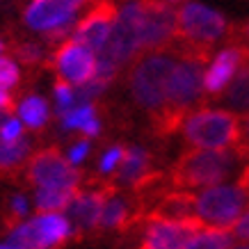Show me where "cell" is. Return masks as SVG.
Masks as SVG:
<instances>
[{
  "label": "cell",
  "mask_w": 249,
  "mask_h": 249,
  "mask_svg": "<svg viewBox=\"0 0 249 249\" xmlns=\"http://www.w3.org/2000/svg\"><path fill=\"white\" fill-rule=\"evenodd\" d=\"M176 57L178 60L174 64L165 87V110L156 114L158 128L162 133H172L178 128L204 94V73L208 55L183 53Z\"/></svg>",
  "instance_id": "6da1fadb"
},
{
  "label": "cell",
  "mask_w": 249,
  "mask_h": 249,
  "mask_svg": "<svg viewBox=\"0 0 249 249\" xmlns=\"http://www.w3.org/2000/svg\"><path fill=\"white\" fill-rule=\"evenodd\" d=\"M229 35L227 16L201 2H185L176 16V39L172 51L176 55L199 53L208 55V48Z\"/></svg>",
  "instance_id": "7a4b0ae2"
},
{
  "label": "cell",
  "mask_w": 249,
  "mask_h": 249,
  "mask_svg": "<svg viewBox=\"0 0 249 249\" xmlns=\"http://www.w3.org/2000/svg\"><path fill=\"white\" fill-rule=\"evenodd\" d=\"M238 149L231 151H199L192 149L183 156L172 172V185L176 190H206L222 185L238 162Z\"/></svg>",
  "instance_id": "3957f363"
},
{
  "label": "cell",
  "mask_w": 249,
  "mask_h": 249,
  "mask_svg": "<svg viewBox=\"0 0 249 249\" xmlns=\"http://www.w3.org/2000/svg\"><path fill=\"white\" fill-rule=\"evenodd\" d=\"M181 128L185 140L199 151H231L238 146L240 119L227 110L201 107L183 119Z\"/></svg>",
  "instance_id": "277c9868"
},
{
  "label": "cell",
  "mask_w": 249,
  "mask_h": 249,
  "mask_svg": "<svg viewBox=\"0 0 249 249\" xmlns=\"http://www.w3.org/2000/svg\"><path fill=\"white\" fill-rule=\"evenodd\" d=\"M121 9L133 21L140 53L165 51L176 39L178 7H174L172 2H126Z\"/></svg>",
  "instance_id": "5b68a950"
},
{
  "label": "cell",
  "mask_w": 249,
  "mask_h": 249,
  "mask_svg": "<svg viewBox=\"0 0 249 249\" xmlns=\"http://www.w3.org/2000/svg\"><path fill=\"white\" fill-rule=\"evenodd\" d=\"M176 60L174 51H158L144 55L135 64L130 73V91L144 110H151L153 114L165 110V87Z\"/></svg>",
  "instance_id": "8992f818"
},
{
  "label": "cell",
  "mask_w": 249,
  "mask_h": 249,
  "mask_svg": "<svg viewBox=\"0 0 249 249\" xmlns=\"http://www.w3.org/2000/svg\"><path fill=\"white\" fill-rule=\"evenodd\" d=\"M249 208V192L238 183H222L195 195V217L204 227L229 229Z\"/></svg>",
  "instance_id": "52a82bcc"
},
{
  "label": "cell",
  "mask_w": 249,
  "mask_h": 249,
  "mask_svg": "<svg viewBox=\"0 0 249 249\" xmlns=\"http://www.w3.org/2000/svg\"><path fill=\"white\" fill-rule=\"evenodd\" d=\"M80 7L78 0H35L25 7L23 21L30 30L44 32L48 41L64 44L71 39Z\"/></svg>",
  "instance_id": "ba28073f"
},
{
  "label": "cell",
  "mask_w": 249,
  "mask_h": 249,
  "mask_svg": "<svg viewBox=\"0 0 249 249\" xmlns=\"http://www.w3.org/2000/svg\"><path fill=\"white\" fill-rule=\"evenodd\" d=\"M73 235V227L64 215H37L9 231V245L18 249H55Z\"/></svg>",
  "instance_id": "9c48e42d"
},
{
  "label": "cell",
  "mask_w": 249,
  "mask_h": 249,
  "mask_svg": "<svg viewBox=\"0 0 249 249\" xmlns=\"http://www.w3.org/2000/svg\"><path fill=\"white\" fill-rule=\"evenodd\" d=\"M28 178L37 190H71L76 192L80 174L57 149H41L28 162Z\"/></svg>",
  "instance_id": "30bf717a"
},
{
  "label": "cell",
  "mask_w": 249,
  "mask_h": 249,
  "mask_svg": "<svg viewBox=\"0 0 249 249\" xmlns=\"http://www.w3.org/2000/svg\"><path fill=\"white\" fill-rule=\"evenodd\" d=\"M51 62H53L55 73L60 76L62 83L71 85L73 89L96 78V55L73 41H64L57 46Z\"/></svg>",
  "instance_id": "8fae6325"
},
{
  "label": "cell",
  "mask_w": 249,
  "mask_h": 249,
  "mask_svg": "<svg viewBox=\"0 0 249 249\" xmlns=\"http://www.w3.org/2000/svg\"><path fill=\"white\" fill-rule=\"evenodd\" d=\"M114 21H117V7H114L112 2H96L76 23V28L71 32L69 41H73V44L87 48L89 53L98 55L101 48L106 46L110 32H112Z\"/></svg>",
  "instance_id": "7c38bea8"
},
{
  "label": "cell",
  "mask_w": 249,
  "mask_h": 249,
  "mask_svg": "<svg viewBox=\"0 0 249 249\" xmlns=\"http://www.w3.org/2000/svg\"><path fill=\"white\" fill-rule=\"evenodd\" d=\"M204 227L196 217L190 219H160L146 217L144 240L140 249H183L188 238Z\"/></svg>",
  "instance_id": "4fadbf2b"
},
{
  "label": "cell",
  "mask_w": 249,
  "mask_h": 249,
  "mask_svg": "<svg viewBox=\"0 0 249 249\" xmlns=\"http://www.w3.org/2000/svg\"><path fill=\"white\" fill-rule=\"evenodd\" d=\"M114 192L112 185H91L85 190H76V195L71 199L67 213L69 224L76 231H91L101 222V213L106 206V199Z\"/></svg>",
  "instance_id": "5bb4252c"
},
{
  "label": "cell",
  "mask_w": 249,
  "mask_h": 249,
  "mask_svg": "<svg viewBox=\"0 0 249 249\" xmlns=\"http://www.w3.org/2000/svg\"><path fill=\"white\" fill-rule=\"evenodd\" d=\"M249 60V51L242 48V46H227L222 48L213 62L206 67L204 73V91L206 94H222L227 89L231 80L235 78V73L242 69V64Z\"/></svg>",
  "instance_id": "9a60e30c"
},
{
  "label": "cell",
  "mask_w": 249,
  "mask_h": 249,
  "mask_svg": "<svg viewBox=\"0 0 249 249\" xmlns=\"http://www.w3.org/2000/svg\"><path fill=\"white\" fill-rule=\"evenodd\" d=\"M117 183H124V185H130V188L140 190L144 183H149L156 176L151 172V158L149 153L140 149V146H130L126 149V156L121 160L119 169H117Z\"/></svg>",
  "instance_id": "2e32d148"
},
{
  "label": "cell",
  "mask_w": 249,
  "mask_h": 249,
  "mask_svg": "<svg viewBox=\"0 0 249 249\" xmlns=\"http://www.w3.org/2000/svg\"><path fill=\"white\" fill-rule=\"evenodd\" d=\"M149 217H160V219L195 217V195L192 192H183V190L165 192L156 201V206L149 211Z\"/></svg>",
  "instance_id": "e0dca14e"
},
{
  "label": "cell",
  "mask_w": 249,
  "mask_h": 249,
  "mask_svg": "<svg viewBox=\"0 0 249 249\" xmlns=\"http://www.w3.org/2000/svg\"><path fill=\"white\" fill-rule=\"evenodd\" d=\"M137 208H133L126 196L119 195H110L106 199V206H103V213H101V222L98 227L101 229H126L135 222L140 215H137Z\"/></svg>",
  "instance_id": "ac0fdd59"
},
{
  "label": "cell",
  "mask_w": 249,
  "mask_h": 249,
  "mask_svg": "<svg viewBox=\"0 0 249 249\" xmlns=\"http://www.w3.org/2000/svg\"><path fill=\"white\" fill-rule=\"evenodd\" d=\"M224 103H227V112L231 114H245L249 112V60L242 64V69L235 73L227 89H224Z\"/></svg>",
  "instance_id": "d6986e66"
},
{
  "label": "cell",
  "mask_w": 249,
  "mask_h": 249,
  "mask_svg": "<svg viewBox=\"0 0 249 249\" xmlns=\"http://www.w3.org/2000/svg\"><path fill=\"white\" fill-rule=\"evenodd\" d=\"M62 128L64 130H80L83 135L94 137L101 130V121H98V112L94 103H80L73 110H69L62 117Z\"/></svg>",
  "instance_id": "ffe728a7"
},
{
  "label": "cell",
  "mask_w": 249,
  "mask_h": 249,
  "mask_svg": "<svg viewBox=\"0 0 249 249\" xmlns=\"http://www.w3.org/2000/svg\"><path fill=\"white\" fill-rule=\"evenodd\" d=\"M233 245V233L229 229L201 227L188 238L183 249H229Z\"/></svg>",
  "instance_id": "44dd1931"
},
{
  "label": "cell",
  "mask_w": 249,
  "mask_h": 249,
  "mask_svg": "<svg viewBox=\"0 0 249 249\" xmlns=\"http://www.w3.org/2000/svg\"><path fill=\"white\" fill-rule=\"evenodd\" d=\"M16 112L21 117L23 126H28L32 130H39V128H44L46 121H48V103L41 96L32 94V96H25L16 106Z\"/></svg>",
  "instance_id": "7402d4cb"
},
{
  "label": "cell",
  "mask_w": 249,
  "mask_h": 249,
  "mask_svg": "<svg viewBox=\"0 0 249 249\" xmlns=\"http://www.w3.org/2000/svg\"><path fill=\"white\" fill-rule=\"evenodd\" d=\"M76 192L71 190H37L35 204L41 211V215H60V211H67Z\"/></svg>",
  "instance_id": "603a6c76"
},
{
  "label": "cell",
  "mask_w": 249,
  "mask_h": 249,
  "mask_svg": "<svg viewBox=\"0 0 249 249\" xmlns=\"http://www.w3.org/2000/svg\"><path fill=\"white\" fill-rule=\"evenodd\" d=\"M28 153H30V140L28 137H21L16 142L0 140V172H9V169H16L18 165H23Z\"/></svg>",
  "instance_id": "cb8c5ba5"
},
{
  "label": "cell",
  "mask_w": 249,
  "mask_h": 249,
  "mask_svg": "<svg viewBox=\"0 0 249 249\" xmlns=\"http://www.w3.org/2000/svg\"><path fill=\"white\" fill-rule=\"evenodd\" d=\"M53 94H55V107H57V114H60V117H64L69 110L76 107V89H73L71 85L57 80L53 87Z\"/></svg>",
  "instance_id": "d4e9b609"
},
{
  "label": "cell",
  "mask_w": 249,
  "mask_h": 249,
  "mask_svg": "<svg viewBox=\"0 0 249 249\" xmlns=\"http://www.w3.org/2000/svg\"><path fill=\"white\" fill-rule=\"evenodd\" d=\"M21 78V69L16 64L12 57H0V91H7L12 89Z\"/></svg>",
  "instance_id": "484cf974"
},
{
  "label": "cell",
  "mask_w": 249,
  "mask_h": 249,
  "mask_svg": "<svg viewBox=\"0 0 249 249\" xmlns=\"http://www.w3.org/2000/svg\"><path fill=\"white\" fill-rule=\"evenodd\" d=\"M124 156H126V149H124V146H119V144L110 146V149L101 156V160H98V169H101V174H114L117 169H119Z\"/></svg>",
  "instance_id": "4316f807"
},
{
  "label": "cell",
  "mask_w": 249,
  "mask_h": 249,
  "mask_svg": "<svg viewBox=\"0 0 249 249\" xmlns=\"http://www.w3.org/2000/svg\"><path fill=\"white\" fill-rule=\"evenodd\" d=\"M14 53L21 57V62H25V64H37V62L44 60V48L39 44H35V41H23V44H18L14 48Z\"/></svg>",
  "instance_id": "83f0119b"
},
{
  "label": "cell",
  "mask_w": 249,
  "mask_h": 249,
  "mask_svg": "<svg viewBox=\"0 0 249 249\" xmlns=\"http://www.w3.org/2000/svg\"><path fill=\"white\" fill-rule=\"evenodd\" d=\"M21 137H23L21 119L9 117V119L2 124V128H0V140H5V142H16V140H21Z\"/></svg>",
  "instance_id": "f1b7e54d"
},
{
  "label": "cell",
  "mask_w": 249,
  "mask_h": 249,
  "mask_svg": "<svg viewBox=\"0 0 249 249\" xmlns=\"http://www.w3.org/2000/svg\"><path fill=\"white\" fill-rule=\"evenodd\" d=\"M9 208H12V224H21V217H25V213H28V199L23 195H16L12 196V201H9Z\"/></svg>",
  "instance_id": "f546056e"
},
{
  "label": "cell",
  "mask_w": 249,
  "mask_h": 249,
  "mask_svg": "<svg viewBox=\"0 0 249 249\" xmlns=\"http://www.w3.org/2000/svg\"><path fill=\"white\" fill-rule=\"evenodd\" d=\"M87 153H89V140H80V142H76L71 149H69V165H80L85 158H87Z\"/></svg>",
  "instance_id": "4dcf8cb0"
},
{
  "label": "cell",
  "mask_w": 249,
  "mask_h": 249,
  "mask_svg": "<svg viewBox=\"0 0 249 249\" xmlns=\"http://www.w3.org/2000/svg\"><path fill=\"white\" fill-rule=\"evenodd\" d=\"M231 233H233V238H240L242 242H249V208L242 213V217L231 227Z\"/></svg>",
  "instance_id": "1f68e13d"
},
{
  "label": "cell",
  "mask_w": 249,
  "mask_h": 249,
  "mask_svg": "<svg viewBox=\"0 0 249 249\" xmlns=\"http://www.w3.org/2000/svg\"><path fill=\"white\" fill-rule=\"evenodd\" d=\"M240 153L249 151V112L240 119V137H238V146H235Z\"/></svg>",
  "instance_id": "d6a6232c"
},
{
  "label": "cell",
  "mask_w": 249,
  "mask_h": 249,
  "mask_svg": "<svg viewBox=\"0 0 249 249\" xmlns=\"http://www.w3.org/2000/svg\"><path fill=\"white\" fill-rule=\"evenodd\" d=\"M12 107H14L12 96H9L7 91H0V110H9V112H12Z\"/></svg>",
  "instance_id": "836d02e7"
},
{
  "label": "cell",
  "mask_w": 249,
  "mask_h": 249,
  "mask_svg": "<svg viewBox=\"0 0 249 249\" xmlns=\"http://www.w3.org/2000/svg\"><path fill=\"white\" fill-rule=\"evenodd\" d=\"M238 185H240V188H245V190L249 192V165L245 167V169H242L240 178H238Z\"/></svg>",
  "instance_id": "e575fe53"
},
{
  "label": "cell",
  "mask_w": 249,
  "mask_h": 249,
  "mask_svg": "<svg viewBox=\"0 0 249 249\" xmlns=\"http://www.w3.org/2000/svg\"><path fill=\"white\" fill-rule=\"evenodd\" d=\"M9 119V110H0V128H2V124Z\"/></svg>",
  "instance_id": "d590c367"
},
{
  "label": "cell",
  "mask_w": 249,
  "mask_h": 249,
  "mask_svg": "<svg viewBox=\"0 0 249 249\" xmlns=\"http://www.w3.org/2000/svg\"><path fill=\"white\" fill-rule=\"evenodd\" d=\"M229 249H249V242H240V245H231Z\"/></svg>",
  "instance_id": "8d00e7d4"
},
{
  "label": "cell",
  "mask_w": 249,
  "mask_h": 249,
  "mask_svg": "<svg viewBox=\"0 0 249 249\" xmlns=\"http://www.w3.org/2000/svg\"><path fill=\"white\" fill-rule=\"evenodd\" d=\"M0 249H18L14 245H9V242H0Z\"/></svg>",
  "instance_id": "74e56055"
},
{
  "label": "cell",
  "mask_w": 249,
  "mask_h": 249,
  "mask_svg": "<svg viewBox=\"0 0 249 249\" xmlns=\"http://www.w3.org/2000/svg\"><path fill=\"white\" fill-rule=\"evenodd\" d=\"M2 53H5V41L0 39V57H2Z\"/></svg>",
  "instance_id": "f35d334b"
},
{
  "label": "cell",
  "mask_w": 249,
  "mask_h": 249,
  "mask_svg": "<svg viewBox=\"0 0 249 249\" xmlns=\"http://www.w3.org/2000/svg\"><path fill=\"white\" fill-rule=\"evenodd\" d=\"M245 39H247V41H249V23H247V25H245Z\"/></svg>",
  "instance_id": "ab89813d"
}]
</instances>
